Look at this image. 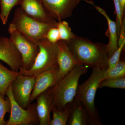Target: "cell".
Here are the masks:
<instances>
[{
  "label": "cell",
  "mask_w": 125,
  "mask_h": 125,
  "mask_svg": "<svg viewBox=\"0 0 125 125\" xmlns=\"http://www.w3.org/2000/svg\"><path fill=\"white\" fill-rule=\"evenodd\" d=\"M66 43L74 57L81 64L92 69L97 67L107 69L109 57L107 45L93 42L88 38L76 35Z\"/></svg>",
  "instance_id": "obj_1"
},
{
  "label": "cell",
  "mask_w": 125,
  "mask_h": 125,
  "mask_svg": "<svg viewBox=\"0 0 125 125\" xmlns=\"http://www.w3.org/2000/svg\"><path fill=\"white\" fill-rule=\"evenodd\" d=\"M88 66L78 65L71 71L54 87L51 88L53 94V106L59 111L73 100L81 76L87 73Z\"/></svg>",
  "instance_id": "obj_2"
},
{
  "label": "cell",
  "mask_w": 125,
  "mask_h": 125,
  "mask_svg": "<svg viewBox=\"0 0 125 125\" xmlns=\"http://www.w3.org/2000/svg\"><path fill=\"white\" fill-rule=\"evenodd\" d=\"M92 69V74L88 79L78 85L74 98L82 103L97 125H102L98 111L94 105V99L103 75L107 69L97 67Z\"/></svg>",
  "instance_id": "obj_3"
},
{
  "label": "cell",
  "mask_w": 125,
  "mask_h": 125,
  "mask_svg": "<svg viewBox=\"0 0 125 125\" xmlns=\"http://www.w3.org/2000/svg\"><path fill=\"white\" fill-rule=\"evenodd\" d=\"M39 51L35 61L29 70L20 69L21 73L36 77L40 73L57 65L58 46L57 42L52 43L46 39H42L36 43Z\"/></svg>",
  "instance_id": "obj_4"
},
{
  "label": "cell",
  "mask_w": 125,
  "mask_h": 125,
  "mask_svg": "<svg viewBox=\"0 0 125 125\" xmlns=\"http://www.w3.org/2000/svg\"><path fill=\"white\" fill-rule=\"evenodd\" d=\"M57 22L49 24L39 22L25 15L19 7L15 10L11 23L23 36L36 43L45 38L49 29L57 27Z\"/></svg>",
  "instance_id": "obj_5"
},
{
  "label": "cell",
  "mask_w": 125,
  "mask_h": 125,
  "mask_svg": "<svg viewBox=\"0 0 125 125\" xmlns=\"http://www.w3.org/2000/svg\"><path fill=\"white\" fill-rule=\"evenodd\" d=\"M11 84L9 85L5 94L10 99L11 105L10 115L6 125H39L36 104L30 103L26 109L21 107L13 97Z\"/></svg>",
  "instance_id": "obj_6"
},
{
  "label": "cell",
  "mask_w": 125,
  "mask_h": 125,
  "mask_svg": "<svg viewBox=\"0 0 125 125\" xmlns=\"http://www.w3.org/2000/svg\"><path fill=\"white\" fill-rule=\"evenodd\" d=\"M8 31L10 35V38L21 55L22 64L20 69L29 70L33 65L38 54V46L17 31L11 23L9 24Z\"/></svg>",
  "instance_id": "obj_7"
},
{
  "label": "cell",
  "mask_w": 125,
  "mask_h": 125,
  "mask_svg": "<svg viewBox=\"0 0 125 125\" xmlns=\"http://www.w3.org/2000/svg\"><path fill=\"white\" fill-rule=\"evenodd\" d=\"M35 77L20 74L11 84L12 95L18 105L26 109L30 103V98L32 92Z\"/></svg>",
  "instance_id": "obj_8"
},
{
  "label": "cell",
  "mask_w": 125,
  "mask_h": 125,
  "mask_svg": "<svg viewBox=\"0 0 125 125\" xmlns=\"http://www.w3.org/2000/svg\"><path fill=\"white\" fill-rule=\"evenodd\" d=\"M51 15L60 21L70 18L74 9L81 1L90 4L91 0H40Z\"/></svg>",
  "instance_id": "obj_9"
},
{
  "label": "cell",
  "mask_w": 125,
  "mask_h": 125,
  "mask_svg": "<svg viewBox=\"0 0 125 125\" xmlns=\"http://www.w3.org/2000/svg\"><path fill=\"white\" fill-rule=\"evenodd\" d=\"M62 79L58 65L40 73L35 77L34 86L30 96V103L36 99L40 94L55 86Z\"/></svg>",
  "instance_id": "obj_10"
},
{
  "label": "cell",
  "mask_w": 125,
  "mask_h": 125,
  "mask_svg": "<svg viewBox=\"0 0 125 125\" xmlns=\"http://www.w3.org/2000/svg\"><path fill=\"white\" fill-rule=\"evenodd\" d=\"M19 5L21 10L25 15L37 21L45 23L57 22L40 0H21Z\"/></svg>",
  "instance_id": "obj_11"
},
{
  "label": "cell",
  "mask_w": 125,
  "mask_h": 125,
  "mask_svg": "<svg viewBox=\"0 0 125 125\" xmlns=\"http://www.w3.org/2000/svg\"><path fill=\"white\" fill-rule=\"evenodd\" d=\"M0 60L14 71H19L22 66L21 55L10 38L0 37Z\"/></svg>",
  "instance_id": "obj_12"
},
{
  "label": "cell",
  "mask_w": 125,
  "mask_h": 125,
  "mask_svg": "<svg viewBox=\"0 0 125 125\" xmlns=\"http://www.w3.org/2000/svg\"><path fill=\"white\" fill-rule=\"evenodd\" d=\"M57 43L58 49L57 64L62 78L76 66L81 64L74 57L65 41L60 40Z\"/></svg>",
  "instance_id": "obj_13"
},
{
  "label": "cell",
  "mask_w": 125,
  "mask_h": 125,
  "mask_svg": "<svg viewBox=\"0 0 125 125\" xmlns=\"http://www.w3.org/2000/svg\"><path fill=\"white\" fill-rule=\"evenodd\" d=\"M70 111L68 125H97L82 103L74 98L69 104Z\"/></svg>",
  "instance_id": "obj_14"
},
{
  "label": "cell",
  "mask_w": 125,
  "mask_h": 125,
  "mask_svg": "<svg viewBox=\"0 0 125 125\" xmlns=\"http://www.w3.org/2000/svg\"><path fill=\"white\" fill-rule=\"evenodd\" d=\"M36 99L39 125H50L53 101V94L51 88L40 94Z\"/></svg>",
  "instance_id": "obj_15"
},
{
  "label": "cell",
  "mask_w": 125,
  "mask_h": 125,
  "mask_svg": "<svg viewBox=\"0 0 125 125\" xmlns=\"http://www.w3.org/2000/svg\"><path fill=\"white\" fill-rule=\"evenodd\" d=\"M90 4L93 5L99 13L102 15L107 21L108 29L107 32V36L109 37V42L107 45V47L109 58L118 48V37L116 24L115 22L111 19L104 10L96 5L93 1L90 3Z\"/></svg>",
  "instance_id": "obj_16"
},
{
  "label": "cell",
  "mask_w": 125,
  "mask_h": 125,
  "mask_svg": "<svg viewBox=\"0 0 125 125\" xmlns=\"http://www.w3.org/2000/svg\"><path fill=\"white\" fill-rule=\"evenodd\" d=\"M19 71L8 69L0 62V94L5 97L7 89L17 76Z\"/></svg>",
  "instance_id": "obj_17"
},
{
  "label": "cell",
  "mask_w": 125,
  "mask_h": 125,
  "mask_svg": "<svg viewBox=\"0 0 125 125\" xmlns=\"http://www.w3.org/2000/svg\"><path fill=\"white\" fill-rule=\"evenodd\" d=\"M70 109L69 104L63 110L59 111L52 106V112L53 114L52 119L50 121V125H66L69 119Z\"/></svg>",
  "instance_id": "obj_18"
},
{
  "label": "cell",
  "mask_w": 125,
  "mask_h": 125,
  "mask_svg": "<svg viewBox=\"0 0 125 125\" xmlns=\"http://www.w3.org/2000/svg\"><path fill=\"white\" fill-rule=\"evenodd\" d=\"M21 0H0V18L2 24L7 23L10 13L13 8L19 5Z\"/></svg>",
  "instance_id": "obj_19"
},
{
  "label": "cell",
  "mask_w": 125,
  "mask_h": 125,
  "mask_svg": "<svg viewBox=\"0 0 125 125\" xmlns=\"http://www.w3.org/2000/svg\"><path fill=\"white\" fill-rule=\"evenodd\" d=\"M125 77V62L119 61L114 67L107 69L104 73L102 81L107 78Z\"/></svg>",
  "instance_id": "obj_20"
},
{
  "label": "cell",
  "mask_w": 125,
  "mask_h": 125,
  "mask_svg": "<svg viewBox=\"0 0 125 125\" xmlns=\"http://www.w3.org/2000/svg\"><path fill=\"white\" fill-rule=\"evenodd\" d=\"M57 27L60 33V40L67 42L74 38L76 35L72 32L69 23L65 21H58Z\"/></svg>",
  "instance_id": "obj_21"
},
{
  "label": "cell",
  "mask_w": 125,
  "mask_h": 125,
  "mask_svg": "<svg viewBox=\"0 0 125 125\" xmlns=\"http://www.w3.org/2000/svg\"><path fill=\"white\" fill-rule=\"evenodd\" d=\"M105 87L112 88L125 89V77L107 78L103 80L100 83L99 88Z\"/></svg>",
  "instance_id": "obj_22"
},
{
  "label": "cell",
  "mask_w": 125,
  "mask_h": 125,
  "mask_svg": "<svg viewBox=\"0 0 125 125\" xmlns=\"http://www.w3.org/2000/svg\"><path fill=\"white\" fill-rule=\"evenodd\" d=\"M11 110L10 101L8 97L5 98L0 94V125H6L7 121L5 120V116Z\"/></svg>",
  "instance_id": "obj_23"
},
{
  "label": "cell",
  "mask_w": 125,
  "mask_h": 125,
  "mask_svg": "<svg viewBox=\"0 0 125 125\" xmlns=\"http://www.w3.org/2000/svg\"><path fill=\"white\" fill-rule=\"evenodd\" d=\"M125 42L123 43L120 46L118 47V49L109 57L107 62L108 69L114 67L120 61L121 54L125 48Z\"/></svg>",
  "instance_id": "obj_24"
},
{
  "label": "cell",
  "mask_w": 125,
  "mask_h": 125,
  "mask_svg": "<svg viewBox=\"0 0 125 125\" xmlns=\"http://www.w3.org/2000/svg\"><path fill=\"white\" fill-rule=\"evenodd\" d=\"M113 0L114 2V7H115V12L116 17L115 23L116 25L117 36L118 38L121 25L124 15L122 13L118 0Z\"/></svg>",
  "instance_id": "obj_25"
},
{
  "label": "cell",
  "mask_w": 125,
  "mask_h": 125,
  "mask_svg": "<svg viewBox=\"0 0 125 125\" xmlns=\"http://www.w3.org/2000/svg\"><path fill=\"white\" fill-rule=\"evenodd\" d=\"M45 38L52 43H56L60 41V33L57 27H53L49 29L46 34Z\"/></svg>",
  "instance_id": "obj_26"
},
{
  "label": "cell",
  "mask_w": 125,
  "mask_h": 125,
  "mask_svg": "<svg viewBox=\"0 0 125 125\" xmlns=\"http://www.w3.org/2000/svg\"><path fill=\"white\" fill-rule=\"evenodd\" d=\"M125 42V19L122 20V23L120 30V34L118 38V47L120 46L123 43Z\"/></svg>",
  "instance_id": "obj_27"
},
{
  "label": "cell",
  "mask_w": 125,
  "mask_h": 125,
  "mask_svg": "<svg viewBox=\"0 0 125 125\" xmlns=\"http://www.w3.org/2000/svg\"><path fill=\"white\" fill-rule=\"evenodd\" d=\"M122 13L124 15L125 10V0H118Z\"/></svg>",
  "instance_id": "obj_28"
}]
</instances>
